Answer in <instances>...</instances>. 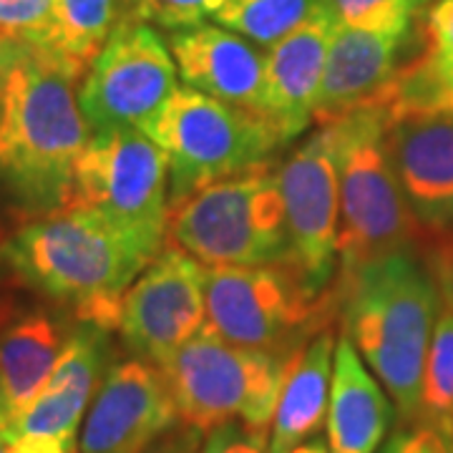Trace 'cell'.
I'll list each match as a JSON object with an SVG mask.
<instances>
[{
	"mask_svg": "<svg viewBox=\"0 0 453 453\" xmlns=\"http://www.w3.org/2000/svg\"><path fill=\"white\" fill-rule=\"evenodd\" d=\"M76 83L46 50L16 41L0 106V187L26 210L49 214L68 202L91 136Z\"/></svg>",
	"mask_w": 453,
	"mask_h": 453,
	"instance_id": "cell-1",
	"label": "cell"
},
{
	"mask_svg": "<svg viewBox=\"0 0 453 453\" xmlns=\"http://www.w3.org/2000/svg\"><path fill=\"white\" fill-rule=\"evenodd\" d=\"M0 255L26 285L65 305L79 323L111 333L119 330L124 292L159 252L94 211L61 207L20 226Z\"/></svg>",
	"mask_w": 453,
	"mask_h": 453,
	"instance_id": "cell-2",
	"label": "cell"
},
{
	"mask_svg": "<svg viewBox=\"0 0 453 453\" xmlns=\"http://www.w3.org/2000/svg\"><path fill=\"white\" fill-rule=\"evenodd\" d=\"M345 335L390 393L401 421H418L426 356L441 292L416 252H398L340 275Z\"/></svg>",
	"mask_w": 453,
	"mask_h": 453,
	"instance_id": "cell-3",
	"label": "cell"
},
{
	"mask_svg": "<svg viewBox=\"0 0 453 453\" xmlns=\"http://www.w3.org/2000/svg\"><path fill=\"white\" fill-rule=\"evenodd\" d=\"M386 121V106L375 104L330 124L338 164L340 275L411 252L426 237L388 159Z\"/></svg>",
	"mask_w": 453,
	"mask_h": 453,
	"instance_id": "cell-4",
	"label": "cell"
},
{
	"mask_svg": "<svg viewBox=\"0 0 453 453\" xmlns=\"http://www.w3.org/2000/svg\"><path fill=\"white\" fill-rule=\"evenodd\" d=\"M166 244L204 267L285 265L288 232L280 177L265 162L196 192L169 210Z\"/></svg>",
	"mask_w": 453,
	"mask_h": 453,
	"instance_id": "cell-5",
	"label": "cell"
},
{
	"mask_svg": "<svg viewBox=\"0 0 453 453\" xmlns=\"http://www.w3.org/2000/svg\"><path fill=\"white\" fill-rule=\"evenodd\" d=\"M204 330L282 360L325 330L340 310L338 292L310 290L285 265L204 267Z\"/></svg>",
	"mask_w": 453,
	"mask_h": 453,
	"instance_id": "cell-6",
	"label": "cell"
},
{
	"mask_svg": "<svg viewBox=\"0 0 453 453\" xmlns=\"http://www.w3.org/2000/svg\"><path fill=\"white\" fill-rule=\"evenodd\" d=\"M169 164V210L217 181L250 172L282 146L262 116L189 86L177 88L144 127Z\"/></svg>",
	"mask_w": 453,
	"mask_h": 453,
	"instance_id": "cell-7",
	"label": "cell"
},
{
	"mask_svg": "<svg viewBox=\"0 0 453 453\" xmlns=\"http://www.w3.org/2000/svg\"><path fill=\"white\" fill-rule=\"evenodd\" d=\"M282 371V357L237 348L210 330L181 345L162 365L179 421L202 434L240 421L265 438H270Z\"/></svg>",
	"mask_w": 453,
	"mask_h": 453,
	"instance_id": "cell-8",
	"label": "cell"
},
{
	"mask_svg": "<svg viewBox=\"0 0 453 453\" xmlns=\"http://www.w3.org/2000/svg\"><path fill=\"white\" fill-rule=\"evenodd\" d=\"M64 207L94 211L162 252L169 222V164L144 131L109 129L88 136Z\"/></svg>",
	"mask_w": 453,
	"mask_h": 453,
	"instance_id": "cell-9",
	"label": "cell"
},
{
	"mask_svg": "<svg viewBox=\"0 0 453 453\" xmlns=\"http://www.w3.org/2000/svg\"><path fill=\"white\" fill-rule=\"evenodd\" d=\"M177 91V64L162 35L144 20L121 16L83 73L79 106L88 131L139 129Z\"/></svg>",
	"mask_w": 453,
	"mask_h": 453,
	"instance_id": "cell-10",
	"label": "cell"
},
{
	"mask_svg": "<svg viewBox=\"0 0 453 453\" xmlns=\"http://www.w3.org/2000/svg\"><path fill=\"white\" fill-rule=\"evenodd\" d=\"M204 327V265L166 244L124 292L119 333L136 357L162 368Z\"/></svg>",
	"mask_w": 453,
	"mask_h": 453,
	"instance_id": "cell-11",
	"label": "cell"
},
{
	"mask_svg": "<svg viewBox=\"0 0 453 453\" xmlns=\"http://www.w3.org/2000/svg\"><path fill=\"white\" fill-rule=\"evenodd\" d=\"M285 204L288 259L285 267L303 277L310 290L325 292L338 262V164L330 127H320L297 146L280 169Z\"/></svg>",
	"mask_w": 453,
	"mask_h": 453,
	"instance_id": "cell-12",
	"label": "cell"
},
{
	"mask_svg": "<svg viewBox=\"0 0 453 453\" xmlns=\"http://www.w3.org/2000/svg\"><path fill=\"white\" fill-rule=\"evenodd\" d=\"M109 365V330L79 323L46 386L0 428L11 453H73L79 426Z\"/></svg>",
	"mask_w": 453,
	"mask_h": 453,
	"instance_id": "cell-13",
	"label": "cell"
},
{
	"mask_svg": "<svg viewBox=\"0 0 453 453\" xmlns=\"http://www.w3.org/2000/svg\"><path fill=\"white\" fill-rule=\"evenodd\" d=\"M179 423L162 368L131 357L111 363L79 434L81 453H142Z\"/></svg>",
	"mask_w": 453,
	"mask_h": 453,
	"instance_id": "cell-14",
	"label": "cell"
},
{
	"mask_svg": "<svg viewBox=\"0 0 453 453\" xmlns=\"http://www.w3.org/2000/svg\"><path fill=\"white\" fill-rule=\"evenodd\" d=\"M386 151L428 237L453 232V113L386 106Z\"/></svg>",
	"mask_w": 453,
	"mask_h": 453,
	"instance_id": "cell-15",
	"label": "cell"
},
{
	"mask_svg": "<svg viewBox=\"0 0 453 453\" xmlns=\"http://www.w3.org/2000/svg\"><path fill=\"white\" fill-rule=\"evenodd\" d=\"M166 46L189 88L265 119V53L252 41L225 26L199 23L169 33Z\"/></svg>",
	"mask_w": 453,
	"mask_h": 453,
	"instance_id": "cell-16",
	"label": "cell"
},
{
	"mask_svg": "<svg viewBox=\"0 0 453 453\" xmlns=\"http://www.w3.org/2000/svg\"><path fill=\"white\" fill-rule=\"evenodd\" d=\"M340 23L333 3L265 53V119L282 144L312 124L327 49Z\"/></svg>",
	"mask_w": 453,
	"mask_h": 453,
	"instance_id": "cell-17",
	"label": "cell"
},
{
	"mask_svg": "<svg viewBox=\"0 0 453 453\" xmlns=\"http://www.w3.org/2000/svg\"><path fill=\"white\" fill-rule=\"evenodd\" d=\"M403 38L338 23L327 49L312 121L330 127L365 106L380 104L401 71L398 50Z\"/></svg>",
	"mask_w": 453,
	"mask_h": 453,
	"instance_id": "cell-18",
	"label": "cell"
},
{
	"mask_svg": "<svg viewBox=\"0 0 453 453\" xmlns=\"http://www.w3.org/2000/svg\"><path fill=\"white\" fill-rule=\"evenodd\" d=\"M76 327L79 325L46 310L16 312L0 323V388L5 423L13 421L46 386Z\"/></svg>",
	"mask_w": 453,
	"mask_h": 453,
	"instance_id": "cell-19",
	"label": "cell"
},
{
	"mask_svg": "<svg viewBox=\"0 0 453 453\" xmlns=\"http://www.w3.org/2000/svg\"><path fill=\"white\" fill-rule=\"evenodd\" d=\"M335 342L338 340L333 330L325 327L285 360L267 453H290L323 428L330 401Z\"/></svg>",
	"mask_w": 453,
	"mask_h": 453,
	"instance_id": "cell-20",
	"label": "cell"
},
{
	"mask_svg": "<svg viewBox=\"0 0 453 453\" xmlns=\"http://www.w3.org/2000/svg\"><path fill=\"white\" fill-rule=\"evenodd\" d=\"M393 408L356 345L342 333L335 342L333 380L327 401V449L330 453H375L388 431Z\"/></svg>",
	"mask_w": 453,
	"mask_h": 453,
	"instance_id": "cell-21",
	"label": "cell"
},
{
	"mask_svg": "<svg viewBox=\"0 0 453 453\" xmlns=\"http://www.w3.org/2000/svg\"><path fill=\"white\" fill-rule=\"evenodd\" d=\"M121 16L124 0H53L49 31L33 46L46 50L81 81Z\"/></svg>",
	"mask_w": 453,
	"mask_h": 453,
	"instance_id": "cell-22",
	"label": "cell"
},
{
	"mask_svg": "<svg viewBox=\"0 0 453 453\" xmlns=\"http://www.w3.org/2000/svg\"><path fill=\"white\" fill-rule=\"evenodd\" d=\"M327 3L330 0H229L214 20L255 46L270 49L308 23Z\"/></svg>",
	"mask_w": 453,
	"mask_h": 453,
	"instance_id": "cell-23",
	"label": "cell"
},
{
	"mask_svg": "<svg viewBox=\"0 0 453 453\" xmlns=\"http://www.w3.org/2000/svg\"><path fill=\"white\" fill-rule=\"evenodd\" d=\"M418 421L453 434V310L443 303L438 310L423 368Z\"/></svg>",
	"mask_w": 453,
	"mask_h": 453,
	"instance_id": "cell-24",
	"label": "cell"
},
{
	"mask_svg": "<svg viewBox=\"0 0 453 453\" xmlns=\"http://www.w3.org/2000/svg\"><path fill=\"white\" fill-rule=\"evenodd\" d=\"M421 53L401 68L413 81L453 79V0H431L423 16Z\"/></svg>",
	"mask_w": 453,
	"mask_h": 453,
	"instance_id": "cell-25",
	"label": "cell"
},
{
	"mask_svg": "<svg viewBox=\"0 0 453 453\" xmlns=\"http://www.w3.org/2000/svg\"><path fill=\"white\" fill-rule=\"evenodd\" d=\"M340 23L363 31L405 35L428 0H330Z\"/></svg>",
	"mask_w": 453,
	"mask_h": 453,
	"instance_id": "cell-26",
	"label": "cell"
},
{
	"mask_svg": "<svg viewBox=\"0 0 453 453\" xmlns=\"http://www.w3.org/2000/svg\"><path fill=\"white\" fill-rule=\"evenodd\" d=\"M229 0H124V13L166 31L195 28L217 18Z\"/></svg>",
	"mask_w": 453,
	"mask_h": 453,
	"instance_id": "cell-27",
	"label": "cell"
},
{
	"mask_svg": "<svg viewBox=\"0 0 453 453\" xmlns=\"http://www.w3.org/2000/svg\"><path fill=\"white\" fill-rule=\"evenodd\" d=\"M53 0H0V35L41 43L50 26Z\"/></svg>",
	"mask_w": 453,
	"mask_h": 453,
	"instance_id": "cell-28",
	"label": "cell"
},
{
	"mask_svg": "<svg viewBox=\"0 0 453 453\" xmlns=\"http://www.w3.org/2000/svg\"><path fill=\"white\" fill-rule=\"evenodd\" d=\"M383 106L390 109H436V111L453 113V79L446 81H413L395 76L390 83Z\"/></svg>",
	"mask_w": 453,
	"mask_h": 453,
	"instance_id": "cell-29",
	"label": "cell"
},
{
	"mask_svg": "<svg viewBox=\"0 0 453 453\" xmlns=\"http://www.w3.org/2000/svg\"><path fill=\"white\" fill-rule=\"evenodd\" d=\"M383 453H453V434L431 423H408L390 438Z\"/></svg>",
	"mask_w": 453,
	"mask_h": 453,
	"instance_id": "cell-30",
	"label": "cell"
},
{
	"mask_svg": "<svg viewBox=\"0 0 453 453\" xmlns=\"http://www.w3.org/2000/svg\"><path fill=\"white\" fill-rule=\"evenodd\" d=\"M199 453H267V438L252 434L240 421H229L207 431Z\"/></svg>",
	"mask_w": 453,
	"mask_h": 453,
	"instance_id": "cell-31",
	"label": "cell"
},
{
	"mask_svg": "<svg viewBox=\"0 0 453 453\" xmlns=\"http://www.w3.org/2000/svg\"><path fill=\"white\" fill-rule=\"evenodd\" d=\"M426 257H428V270L441 292V303L453 310V232L431 237Z\"/></svg>",
	"mask_w": 453,
	"mask_h": 453,
	"instance_id": "cell-32",
	"label": "cell"
},
{
	"mask_svg": "<svg viewBox=\"0 0 453 453\" xmlns=\"http://www.w3.org/2000/svg\"><path fill=\"white\" fill-rule=\"evenodd\" d=\"M202 431L195 426L179 421L174 428L149 443L142 453H199L202 451Z\"/></svg>",
	"mask_w": 453,
	"mask_h": 453,
	"instance_id": "cell-33",
	"label": "cell"
},
{
	"mask_svg": "<svg viewBox=\"0 0 453 453\" xmlns=\"http://www.w3.org/2000/svg\"><path fill=\"white\" fill-rule=\"evenodd\" d=\"M13 49H16V41L0 35V106H3V94H5V81H8L11 61H13Z\"/></svg>",
	"mask_w": 453,
	"mask_h": 453,
	"instance_id": "cell-34",
	"label": "cell"
},
{
	"mask_svg": "<svg viewBox=\"0 0 453 453\" xmlns=\"http://www.w3.org/2000/svg\"><path fill=\"white\" fill-rule=\"evenodd\" d=\"M290 453H330V449H327V443L320 441V438H310L305 443H300L297 449H292Z\"/></svg>",
	"mask_w": 453,
	"mask_h": 453,
	"instance_id": "cell-35",
	"label": "cell"
},
{
	"mask_svg": "<svg viewBox=\"0 0 453 453\" xmlns=\"http://www.w3.org/2000/svg\"><path fill=\"white\" fill-rule=\"evenodd\" d=\"M5 426V401H3V388H0V428Z\"/></svg>",
	"mask_w": 453,
	"mask_h": 453,
	"instance_id": "cell-36",
	"label": "cell"
},
{
	"mask_svg": "<svg viewBox=\"0 0 453 453\" xmlns=\"http://www.w3.org/2000/svg\"><path fill=\"white\" fill-rule=\"evenodd\" d=\"M0 453H11V446H8V441L3 438V434H0Z\"/></svg>",
	"mask_w": 453,
	"mask_h": 453,
	"instance_id": "cell-37",
	"label": "cell"
},
{
	"mask_svg": "<svg viewBox=\"0 0 453 453\" xmlns=\"http://www.w3.org/2000/svg\"><path fill=\"white\" fill-rule=\"evenodd\" d=\"M428 3H431V0H428Z\"/></svg>",
	"mask_w": 453,
	"mask_h": 453,
	"instance_id": "cell-38",
	"label": "cell"
}]
</instances>
